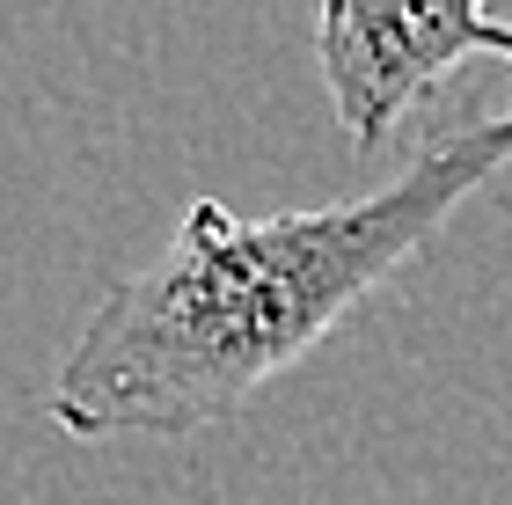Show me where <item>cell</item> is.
Listing matches in <instances>:
<instances>
[{
  "label": "cell",
  "mask_w": 512,
  "mask_h": 505,
  "mask_svg": "<svg viewBox=\"0 0 512 505\" xmlns=\"http://www.w3.org/2000/svg\"><path fill=\"white\" fill-rule=\"evenodd\" d=\"M512 162V110L425 140L381 191L315 213H227L198 198L176 242L88 308L44 410L66 440H191L249 410L330 344L461 198Z\"/></svg>",
  "instance_id": "6da1fadb"
},
{
  "label": "cell",
  "mask_w": 512,
  "mask_h": 505,
  "mask_svg": "<svg viewBox=\"0 0 512 505\" xmlns=\"http://www.w3.org/2000/svg\"><path fill=\"white\" fill-rule=\"evenodd\" d=\"M315 59L344 140L374 154L461 59H512L491 0H322Z\"/></svg>",
  "instance_id": "7a4b0ae2"
},
{
  "label": "cell",
  "mask_w": 512,
  "mask_h": 505,
  "mask_svg": "<svg viewBox=\"0 0 512 505\" xmlns=\"http://www.w3.org/2000/svg\"><path fill=\"white\" fill-rule=\"evenodd\" d=\"M491 15L505 22V30H512V0H491Z\"/></svg>",
  "instance_id": "3957f363"
}]
</instances>
